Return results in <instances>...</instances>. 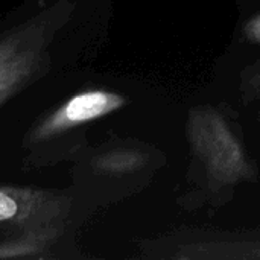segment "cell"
<instances>
[{"mask_svg":"<svg viewBox=\"0 0 260 260\" xmlns=\"http://www.w3.org/2000/svg\"><path fill=\"white\" fill-rule=\"evenodd\" d=\"M40 67V50L29 37L12 35L0 43V102L20 88Z\"/></svg>","mask_w":260,"mask_h":260,"instance_id":"cell-3","label":"cell"},{"mask_svg":"<svg viewBox=\"0 0 260 260\" xmlns=\"http://www.w3.org/2000/svg\"><path fill=\"white\" fill-rule=\"evenodd\" d=\"M189 137L207 175L218 186L251 180L254 172L248 157L224 117L210 108L190 113Z\"/></svg>","mask_w":260,"mask_h":260,"instance_id":"cell-1","label":"cell"},{"mask_svg":"<svg viewBox=\"0 0 260 260\" xmlns=\"http://www.w3.org/2000/svg\"><path fill=\"white\" fill-rule=\"evenodd\" d=\"M46 206L37 193L0 189V222H26L35 212L47 213Z\"/></svg>","mask_w":260,"mask_h":260,"instance_id":"cell-4","label":"cell"},{"mask_svg":"<svg viewBox=\"0 0 260 260\" xmlns=\"http://www.w3.org/2000/svg\"><path fill=\"white\" fill-rule=\"evenodd\" d=\"M125 104L126 101L122 96L108 91H87L78 94L40 126L38 136H49L66 128L102 117L123 107Z\"/></svg>","mask_w":260,"mask_h":260,"instance_id":"cell-2","label":"cell"},{"mask_svg":"<svg viewBox=\"0 0 260 260\" xmlns=\"http://www.w3.org/2000/svg\"><path fill=\"white\" fill-rule=\"evenodd\" d=\"M244 35L248 41L251 43H259L260 44V14L253 17L250 21L245 23L244 26Z\"/></svg>","mask_w":260,"mask_h":260,"instance_id":"cell-5","label":"cell"}]
</instances>
